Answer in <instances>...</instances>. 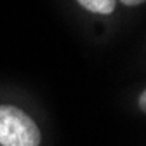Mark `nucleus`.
Segmentation results:
<instances>
[{"label":"nucleus","instance_id":"1","mask_svg":"<svg viewBox=\"0 0 146 146\" xmlns=\"http://www.w3.org/2000/svg\"><path fill=\"white\" fill-rule=\"evenodd\" d=\"M0 143L4 146H38L40 131L23 110L0 106Z\"/></svg>","mask_w":146,"mask_h":146},{"label":"nucleus","instance_id":"2","mask_svg":"<svg viewBox=\"0 0 146 146\" xmlns=\"http://www.w3.org/2000/svg\"><path fill=\"white\" fill-rule=\"evenodd\" d=\"M77 2L84 9L96 14H111L117 5V0H77Z\"/></svg>","mask_w":146,"mask_h":146},{"label":"nucleus","instance_id":"3","mask_svg":"<svg viewBox=\"0 0 146 146\" xmlns=\"http://www.w3.org/2000/svg\"><path fill=\"white\" fill-rule=\"evenodd\" d=\"M122 4H125V5H139V4H143L144 0H120Z\"/></svg>","mask_w":146,"mask_h":146},{"label":"nucleus","instance_id":"4","mask_svg":"<svg viewBox=\"0 0 146 146\" xmlns=\"http://www.w3.org/2000/svg\"><path fill=\"white\" fill-rule=\"evenodd\" d=\"M139 106H141V110L146 108V92H141V96H139Z\"/></svg>","mask_w":146,"mask_h":146}]
</instances>
